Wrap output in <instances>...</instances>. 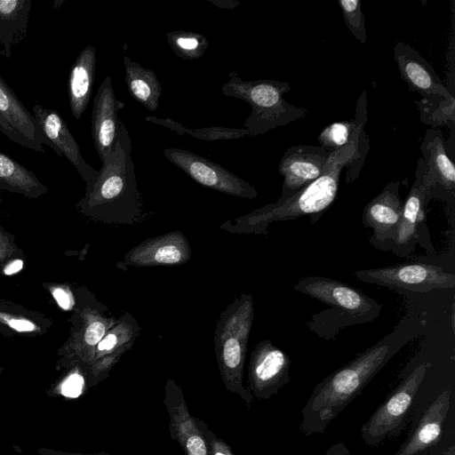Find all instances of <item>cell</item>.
<instances>
[{"instance_id": "obj_3", "label": "cell", "mask_w": 455, "mask_h": 455, "mask_svg": "<svg viewBox=\"0 0 455 455\" xmlns=\"http://www.w3.org/2000/svg\"><path fill=\"white\" fill-rule=\"evenodd\" d=\"M291 90L286 82L273 79L243 80L237 72L228 74V80L221 87L228 97L243 100L251 108L244 121L245 129L251 137L266 133L304 117L307 110L288 103L283 95Z\"/></svg>"}, {"instance_id": "obj_11", "label": "cell", "mask_w": 455, "mask_h": 455, "mask_svg": "<svg viewBox=\"0 0 455 455\" xmlns=\"http://www.w3.org/2000/svg\"><path fill=\"white\" fill-rule=\"evenodd\" d=\"M332 151L320 146L298 145L288 148L278 166L283 177L281 199H286L316 180Z\"/></svg>"}, {"instance_id": "obj_25", "label": "cell", "mask_w": 455, "mask_h": 455, "mask_svg": "<svg viewBox=\"0 0 455 455\" xmlns=\"http://www.w3.org/2000/svg\"><path fill=\"white\" fill-rule=\"evenodd\" d=\"M166 36L172 52L182 60L198 59L209 46L207 38L199 33L177 30L168 32Z\"/></svg>"}, {"instance_id": "obj_17", "label": "cell", "mask_w": 455, "mask_h": 455, "mask_svg": "<svg viewBox=\"0 0 455 455\" xmlns=\"http://www.w3.org/2000/svg\"><path fill=\"white\" fill-rule=\"evenodd\" d=\"M451 404V392L443 390L429 405L418 427L395 455H419L441 438Z\"/></svg>"}, {"instance_id": "obj_37", "label": "cell", "mask_w": 455, "mask_h": 455, "mask_svg": "<svg viewBox=\"0 0 455 455\" xmlns=\"http://www.w3.org/2000/svg\"><path fill=\"white\" fill-rule=\"evenodd\" d=\"M213 5L219 8L233 9L239 4L236 0H208Z\"/></svg>"}, {"instance_id": "obj_12", "label": "cell", "mask_w": 455, "mask_h": 455, "mask_svg": "<svg viewBox=\"0 0 455 455\" xmlns=\"http://www.w3.org/2000/svg\"><path fill=\"white\" fill-rule=\"evenodd\" d=\"M399 181L389 182L363 208V224L372 229L371 243L380 250H389L401 220L403 201Z\"/></svg>"}, {"instance_id": "obj_33", "label": "cell", "mask_w": 455, "mask_h": 455, "mask_svg": "<svg viewBox=\"0 0 455 455\" xmlns=\"http://www.w3.org/2000/svg\"><path fill=\"white\" fill-rule=\"evenodd\" d=\"M38 455H110L105 451H100L98 453H80V452H69V451H62L52 448L40 447L36 450Z\"/></svg>"}, {"instance_id": "obj_36", "label": "cell", "mask_w": 455, "mask_h": 455, "mask_svg": "<svg viewBox=\"0 0 455 455\" xmlns=\"http://www.w3.org/2000/svg\"><path fill=\"white\" fill-rule=\"evenodd\" d=\"M53 297L58 302L59 306L64 309L70 307V299L68 293L62 289H56L53 291Z\"/></svg>"}, {"instance_id": "obj_2", "label": "cell", "mask_w": 455, "mask_h": 455, "mask_svg": "<svg viewBox=\"0 0 455 455\" xmlns=\"http://www.w3.org/2000/svg\"><path fill=\"white\" fill-rule=\"evenodd\" d=\"M366 93L358 100L356 126L350 141L343 148L333 150L322 174L293 196L279 198L275 203L256 210L245 218L251 227H259L258 232H266L268 224L274 221L295 220L309 215L319 216L334 202L343 168L355 163L363 156L364 141L363 126L366 121Z\"/></svg>"}, {"instance_id": "obj_7", "label": "cell", "mask_w": 455, "mask_h": 455, "mask_svg": "<svg viewBox=\"0 0 455 455\" xmlns=\"http://www.w3.org/2000/svg\"><path fill=\"white\" fill-rule=\"evenodd\" d=\"M353 275L361 282L416 292L450 289L455 285L453 274L441 267L422 262L360 269L355 271Z\"/></svg>"}, {"instance_id": "obj_8", "label": "cell", "mask_w": 455, "mask_h": 455, "mask_svg": "<svg viewBox=\"0 0 455 455\" xmlns=\"http://www.w3.org/2000/svg\"><path fill=\"white\" fill-rule=\"evenodd\" d=\"M164 155L172 164L202 186L249 199L258 196L257 190L251 184L204 156L178 148H165Z\"/></svg>"}, {"instance_id": "obj_13", "label": "cell", "mask_w": 455, "mask_h": 455, "mask_svg": "<svg viewBox=\"0 0 455 455\" xmlns=\"http://www.w3.org/2000/svg\"><path fill=\"white\" fill-rule=\"evenodd\" d=\"M164 403L169 417V432L185 455H210L206 441L190 414L183 391L174 380H167Z\"/></svg>"}, {"instance_id": "obj_31", "label": "cell", "mask_w": 455, "mask_h": 455, "mask_svg": "<svg viewBox=\"0 0 455 455\" xmlns=\"http://www.w3.org/2000/svg\"><path fill=\"white\" fill-rule=\"evenodd\" d=\"M0 132L8 137L12 141L19 145L36 151L35 146L17 130H15L8 122H6L0 115Z\"/></svg>"}, {"instance_id": "obj_32", "label": "cell", "mask_w": 455, "mask_h": 455, "mask_svg": "<svg viewBox=\"0 0 455 455\" xmlns=\"http://www.w3.org/2000/svg\"><path fill=\"white\" fill-rule=\"evenodd\" d=\"M105 331V325L101 322H93L85 331V342L90 346L98 344L102 339Z\"/></svg>"}, {"instance_id": "obj_29", "label": "cell", "mask_w": 455, "mask_h": 455, "mask_svg": "<svg viewBox=\"0 0 455 455\" xmlns=\"http://www.w3.org/2000/svg\"><path fill=\"white\" fill-rule=\"evenodd\" d=\"M195 421L206 441L210 455H235L231 447L223 439L217 436L204 419L195 418Z\"/></svg>"}, {"instance_id": "obj_40", "label": "cell", "mask_w": 455, "mask_h": 455, "mask_svg": "<svg viewBox=\"0 0 455 455\" xmlns=\"http://www.w3.org/2000/svg\"><path fill=\"white\" fill-rule=\"evenodd\" d=\"M448 455H455L454 446L450 449Z\"/></svg>"}, {"instance_id": "obj_30", "label": "cell", "mask_w": 455, "mask_h": 455, "mask_svg": "<svg viewBox=\"0 0 455 455\" xmlns=\"http://www.w3.org/2000/svg\"><path fill=\"white\" fill-rule=\"evenodd\" d=\"M85 387V379L80 373H73L62 383L60 393L69 398L78 397Z\"/></svg>"}, {"instance_id": "obj_18", "label": "cell", "mask_w": 455, "mask_h": 455, "mask_svg": "<svg viewBox=\"0 0 455 455\" xmlns=\"http://www.w3.org/2000/svg\"><path fill=\"white\" fill-rule=\"evenodd\" d=\"M189 253L185 237L175 232L140 244L127 255V261L135 266L174 265L186 261Z\"/></svg>"}, {"instance_id": "obj_22", "label": "cell", "mask_w": 455, "mask_h": 455, "mask_svg": "<svg viewBox=\"0 0 455 455\" xmlns=\"http://www.w3.org/2000/svg\"><path fill=\"white\" fill-rule=\"evenodd\" d=\"M124 65L129 94L148 111H156L163 89L155 71L143 68L126 55L124 56Z\"/></svg>"}, {"instance_id": "obj_10", "label": "cell", "mask_w": 455, "mask_h": 455, "mask_svg": "<svg viewBox=\"0 0 455 455\" xmlns=\"http://www.w3.org/2000/svg\"><path fill=\"white\" fill-rule=\"evenodd\" d=\"M414 183L403 204L400 223L396 229L390 250L397 254L406 255L414 250L418 239V228L423 219L424 205L436 181L426 161L418 162Z\"/></svg>"}, {"instance_id": "obj_23", "label": "cell", "mask_w": 455, "mask_h": 455, "mask_svg": "<svg viewBox=\"0 0 455 455\" xmlns=\"http://www.w3.org/2000/svg\"><path fill=\"white\" fill-rule=\"evenodd\" d=\"M423 159L427 164L436 181V186L448 192L455 189V167L446 154L444 140L440 131H427L421 146Z\"/></svg>"}, {"instance_id": "obj_34", "label": "cell", "mask_w": 455, "mask_h": 455, "mask_svg": "<svg viewBox=\"0 0 455 455\" xmlns=\"http://www.w3.org/2000/svg\"><path fill=\"white\" fill-rule=\"evenodd\" d=\"M118 343L116 334L109 333L104 339H102L97 346L100 352H108L113 350Z\"/></svg>"}, {"instance_id": "obj_38", "label": "cell", "mask_w": 455, "mask_h": 455, "mask_svg": "<svg viewBox=\"0 0 455 455\" xmlns=\"http://www.w3.org/2000/svg\"><path fill=\"white\" fill-rule=\"evenodd\" d=\"M348 451L343 443H337L331 447L325 455H347Z\"/></svg>"}, {"instance_id": "obj_19", "label": "cell", "mask_w": 455, "mask_h": 455, "mask_svg": "<svg viewBox=\"0 0 455 455\" xmlns=\"http://www.w3.org/2000/svg\"><path fill=\"white\" fill-rule=\"evenodd\" d=\"M96 72V49L84 48L73 63L68 83L70 110L77 120L81 118L91 100Z\"/></svg>"}, {"instance_id": "obj_9", "label": "cell", "mask_w": 455, "mask_h": 455, "mask_svg": "<svg viewBox=\"0 0 455 455\" xmlns=\"http://www.w3.org/2000/svg\"><path fill=\"white\" fill-rule=\"evenodd\" d=\"M291 363L287 354L270 340L259 342L251 355L247 390L253 398L269 399L289 382Z\"/></svg>"}, {"instance_id": "obj_20", "label": "cell", "mask_w": 455, "mask_h": 455, "mask_svg": "<svg viewBox=\"0 0 455 455\" xmlns=\"http://www.w3.org/2000/svg\"><path fill=\"white\" fill-rule=\"evenodd\" d=\"M0 115L35 146L36 152L44 153L43 145H46V140L39 129L36 118L28 111L1 76Z\"/></svg>"}, {"instance_id": "obj_24", "label": "cell", "mask_w": 455, "mask_h": 455, "mask_svg": "<svg viewBox=\"0 0 455 455\" xmlns=\"http://www.w3.org/2000/svg\"><path fill=\"white\" fill-rule=\"evenodd\" d=\"M146 121L164 126L179 135L187 133L196 139L208 141L235 140L247 136L251 137L250 131L245 128L211 126L191 129L171 118H157L153 116H147Z\"/></svg>"}, {"instance_id": "obj_6", "label": "cell", "mask_w": 455, "mask_h": 455, "mask_svg": "<svg viewBox=\"0 0 455 455\" xmlns=\"http://www.w3.org/2000/svg\"><path fill=\"white\" fill-rule=\"evenodd\" d=\"M430 367V363L418 365L362 426L361 436L365 443L376 446L387 436L399 435L408 410Z\"/></svg>"}, {"instance_id": "obj_1", "label": "cell", "mask_w": 455, "mask_h": 455, "mask_svg": "<svg viewBox=\"0 0 455 455\" xmlns=\"http://www.w3.org/2000/svg\"><path fill=\"white\" fill-rule=\"evenodd\" d=\"M421 323L402 322L391 333L323 379L301 411L300 430L322 434L386 363L421 331Z\"/></svg>"}, {"instance_id": "obj_16", "label": "cell", "mask_w": 455, "mask_h": 455, "mask_svg": "<svg viewBox=\"0 0 455 455\" xmlns=\"http://www.w3.org/2000/svg\"><path fill=\"white\" fill-rule=\"evenodd\" d=\"M394 59L403 80L424 98L442 97L446 101H454V96L443 85L432 66L408 44H395Z\"/></svg>"}, {"instance_id": "obj_5", "label": "cell", "mask_w": 455, "mask_h": 455, "mask_svg": "<svg viewBox=\"0 0 455 455\" xmlns=\"http://www.w3.org/2000/svg\"><path fill=\"white\" fill-rule=\"evenodd\" d=\"M293 289L335 309L348 324L371 322L382 309L377 300L343 282L319 275L300 278Z\"/></svg>"}, {"instance_id": "obj_39", "label": "cell", "mask_w": 455, "mask_h": 455, "mask_svg": "<svg viewBox=\"0 0 455 455\" xmlns=\"http://www.w3.org/2000/svg\"><path fill=\"white\" fill-rule=\"evenodd\" d=\"M22 266H23V262L20 259H17V260L12 262L11 264H9L5 267L4 273L6 275H12V274L20 271L22 268Z\"/></svg>"}, {"instance_id": "obj_35", "label": "cell", "mask_w": 455, "mask_h": 455, "mask_svg": "<svg viewBox=\"0 0 455 455\" xmlns=\"http://www.w3.org/2000/svg\"><path fill=\"white\" fill-rule=\"evenodd\" d=\"M9 325L18 331H31L35 325L27 320L12 319L9 321Z\"/></svg>"}, {"instance_id": "obj_26", "label": "cell", "mask_w": 455, "mask_h": 455, "mask_svg": "<svg viewBox=\"0 0 455 455\" xmlns=\"http://www.w3.org/2000/svg\"><path fill=\"white\" fill-rule=\"evenodd\" d=\"M0 183L24 191L37 189L41 187L30 171L2 152H0Z\"/></svg>"}, {"instance_id": "obj_14", "label": "cell", "mask_w": 455, "mask_h": 455, "mask_svg": "<svg viewBox=\"0 0 455 455\" xmlns=\"http://www.w3.org/2000/svg\"><path fill=\"white\" fill-rule=\"evenodd\" d=\"M32 109L39 129L45 138L46 145L60 156L66 157L88 184L93 180L98 171L84 159L79 146L61 115L39 104H34Z\"/></svg>"}, {"instance_id": "obj_27", "label": "cell", "mask_w": 455, "mask_h": 455, "mask_svg": "<svg viewBox=\"0 0 455 455\" xmlns=\"http://www.w3.org/2000/svg\"><path fill=\"white\" fill-rule=\"evenodd\" d=\"M356 126L352 122H335L326 127L318 135L320 147L333 151L345 147L351 140Z\"/></svg>"}, {"instance_id": "obj_4", "label": "cell", "mask_w": 455, "mask_h": 455, "mask_svg": "<svg viewBox=\"0 0 455 455\" xmlns=\"http://www.w3.org/2000/svg\"><path fill=\"white\" fill-rule=\"evenodd\" d=\"M253 320L251 297L243 295L223 312L216 328L215 353L225 388L251 408L252 395L243 384L247 341Z\"/></svg>"}, {"instance_id": "obj_21", "label": "cell", "mask_w": 455, "mask_h": 455, "mask_svg": "<svg viewBox=\"0 0 455 455\" xmlns=\"http://www.w3.org/2000/svg\"><path fill=\"white\" fill-rule=\"evenodd\" d=\"M31 0H0V44L5 58L28 33Z\"/></svg>"}, {"instance_id": "obj_15", "label": "cell", "mask_w": 455, "mask_h": 455, "mask_svg": "<svg viewBox=\"0 0 455 455\" xmlns=\"http://www.w3.org/2000/svg\"><path fill=\"white\" fill-rule=\"evenodd\" d=\"M124 106L116 98L111 77L107 76L93 99L92 113V136L101 162L114 149L121 122L118 115Z\"/></svg>"}, {"instance_id": "obj_28", "label": "cell", "mask_w": 455, "mask_h": 455, "mask_svg": "<svg viewBox=\"0 0 455 455\" xmlns=\"http://www.w3.org/2000/svg\"><path fill=\"white\" fill-rule=\"evenodd\" d=\"M346 26L362 44L367 41L364 17L360 0H339Z\"/></svg>"}]
</instances>
